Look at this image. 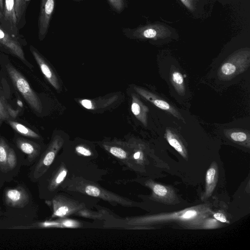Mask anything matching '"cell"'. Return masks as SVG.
Returning <instances> with one entry per match:
<instances>
[{
    "label": "cell",
    "mask_w": 250,
    "mask_h": 250,
    "mask_svg": "<svg viewBox=\"0 0 250 250\" xmlns=\"http://www.w3.org/2000/svg\"><path fill=\"white\" fill-rule=\"evenodd\" d=\"M210 212L211 210L208 206L199 205L178 212L145 217L141 219V222L156 224L174 222L180 223L188 227H201Z\"/></svg>",
    "instance_id": "cell-1"
},
{
    "label": "cell",
    "mask_w": 250,
    "mask_h": 250,
    "mask_svg": "<svg viewBox=\"0 0 250 250\" xmlns=\"http://www.w3.org/2000/svg\"><path fill=\"white\" fill-rule=\"evenodd\" d=\"M122 32L131 39L152 41L175 39L178 36L174 28L158 21L147 23L133 28H124Z\"/></svg>",
    "instance_id": "cell-2"
},
{
    "label": "cell",
    "mask_w": 250,
    "mask_h": 250,
    "mask_svg": "<svg viewBox=\"0 0 250 250\" xmlns=\"http://www.w3.org/2000/svg\"><path fill=\"white\" fill-rule=\"evenodd\" d=\"M250 64V50L244 48L233 52L218 69L217 74L221 80L228 81L246 71Z\"/></svg>",
    "instance_id": "cell-3"
},
{
    "label": "cell",
    "mask_w": 250,
    "mask_h": 250,
    "mask_svg": "<svg viewBox=\"0 0 250 250\" xmlns=\"http://www.w3.org/2000/svg\"><path fill=\"white\" fill-rule=\"evenodd\" d=\"M5 67L14 86L31 108L37 113H41L42 105L40 99L23 75L10 63H7Z\"/></svg>",
    "instance_id": "cell-4"
},
{
    "label": "cell",
    "mask_w": 250,
    "mask_h": 250,
    "mask_svg": "<svg viewBox=\"0 0 250 250\" xmlns=\"http://www.w3.org/2000/svg\"><path fill=\"white\" fill-rule=\"evenodd\" d=\"M63 140L59 136H55L46 150L38 161L31 167L28 177L31 181H38L52 164L58 149L62 146Z\"/></svg>",
    "instance_id": "cell-5"
},
{
    "label": "cell",
    "mask_w": 250,
    "mask_h": 250,
    "mask_svg": "<svg viewBox=\"0 0 250 250\" xmlns=\"http://www.w3.org/2000/svg\"><path fill=\"white\" fill-rule=\"evenodd\" d=\"M56 0H41L38 18V36L40 41L45 37L54 12Z\"/></svg>",
    "instance_id": "cell-6"
},
{
    "label": "cell",
    "mask_w": 250,
    "mask_h": 250,
    "mask_svg": "<svg viewBox=\"0 0 250 250\" xmlns=\"http://www.w3.org/2000/svg\"><path fill=\"white\" fill-rule=\"evenodd\" d=\"M5 204L14 208H22L29 202L30 196L27 190L22 186L6 188L4 192Z\"/></svg>",
    "instance_id": "cell-7"
},
{
    "label": "cell",
    "mask_w": 250,
    "mask_h": 250,
    "mask_svg": "<svg viewBox=\"0 0 250 250\" xmlns=\"http://www.w3.org/2000/svg\"><path fill=\"white\" fill-rule=\"evenodd\" d=\"M2 14L3 21L1 27L12 36L19 39L15 0H4Z\"/></svg>",
    "instance_id": "cell-8"
},
{
    "label": "cell",
    "mask_w": 250,
    "mask_h": 250,
    "mask_svg": "<svg viewBox=\"0 0 250 250\" xmlns=\"http://www.w3.org/2000/svg\"><path fill=\"white\" fill-rule=\"evenodd\" d=\"M133 88L140 96L155 106L166 111L178 119L184 120V118L176 108L158 95L141 87L135 86Z\"/></svg>",
    "instance_id": "cell-9"
},
{
    "label": "cell",
    "mask_w": 250,
    "mask_h": 250,
    "mask_svg": "<svg viewBox=\"0 0 250 250\" xmlns=\"http://www.w3.org/2000/svg\"><path fill=\"white\" fill-rule=\"evenodd\" d=\"M19 39L13 37L0 25V45L11 54L18 58L26 65L23 50Z\"/></svg>",
    "instance_id": "cell-10"
},
{
    "label": "cell",
    "mask_w": 250,
    "mask_h": 250,
    "mask_svg": "<svg viewBox=\"0 0 250 250\" xmlns=\"http://www.w3.org/2000/svg\"><path fill=\"white\" fill-rule=\"evenodd\" d=\"M17 147L26 155L24 164H33L37 160L41 152V147L37 143L29 140L19 137L16 140Z\"/></svg>",
    "instance_id": "cell-11"
},
{
    "label": "cell",
    "mask_w": 250,
    "mask_h": 250,
    "mask_svg": "<svg viewBox=\"0 0 250 250\" xmlns=\"http://www.w3.org/2000/svg\"><path fill=\"white\" fill-rule=\"evenodd\" d=\"M30 50L46 80L56 90H59L60 85L59 80L50 65L32 45L30 46Z\"/></svg>",
    "instance_id": "cell-12"
},
{
    "label": "cell",
    "mask_w": 250,
    "mask_h": 250,
    "mask_svg": "<svg viewBox=\"0 0 250 250\" xmlns=\"http://www.w3.org/2000/svg\"><path fill=\"white\" fill-rule=\"evenodd\" d=\"M218 180V166L215 162H213L206 174L205 191L202 195V200H205L210 197L216 187Z\"/></svg>",
    "instance_id": "cell-13"
},
{
    "label": "cell",
    "mask_w": 250,
    "mask_h": 250,
    "mask_svg": "<svg viewBox=\"0 0 250 250\" xmlns=\"http://www.w3.org/2000/svg\"><path fill=\"white\" fill-rule=\"evenodd\" d=\"M149 185L152 189L153 195L158 201L171 203L175 200L176 196L171 188L153 182L149 183Z\"/></svg>",
    "instance_id": "cell-14"
},
{
    "label": "cell",
    "mask_w": 250,
    "mask_h": 250,
    "mask_svg": "<svg viewBox=\"0 0 250 250\" xmlns=\"http://www.w3.org/2000/svg\"><path fill=\"white\" fill-rule=\"evenodd\" d=\"M131 110L135 117L145 126L147 125V113L149 109L135 94L131 95Z\"/></svg>",
    "instance_id": "cell-15"
},
{
    "label": "cell",
    "mask_w": 250,
    "mask_h": 250,
    "mask_svg": "<svg viewBox=\"0 0 250 250\" xmlns=\"http://www.w3.org/2000/svg\"><path fill=\"white\" fill-rule=\"evenodd\" d=\"M226 137L232 141L250 146V134L247 130L239 129H227L224 131Z\"/></svg>",
    "instance_id": "cell-16"
},
{
    "label": "cell",
    "mask_w": 250,
    "mask_h": 250,
    "mask_svg": "<svg viewBox=\"0 0 250 250\" xmlns=\"http://www.w3.org/2000/svg\"><path fill=\"white\" fill-rule=\"evenodd\" d=\"M166 138L168 144L174 148L183 158H187V150L179 137L171 130L167 129L165 133Z\"/></svg>",
    "instance_id": "cell-17"
},
{
    "label": "cell",
    "mask_w": 250,
    "mask_h": 250,
    "mask_svg": "<svg viewBox=\"0 0 250 250\" xmlns=\"http://www.w3.org/2000/svg\"><path fill=\"white\" fill-rule=\"evenodd\" d=\"M170 79L171 83L179 95H185L186 88L183 76L173 66H171L170 70Z\"/></svg>",
    "instance_id": "cell-18"
},
{
    "label": "cell",
    "mask_w": 250,
    "mask_h": 250,
    "mask_svg": "<svg viewBox=\"0 0 250 250\" xmlns=\"http://www.w3.org/2000/svg\"><path fill=\"white\" fill-rule=\"evenodd\" d=\"M8 123L13 129L21 135L34 139L40 138L38 134L21 123L11 120H8Z\"/></svg>",
    "instance_id": "cell-19"
},
{
    "label": "cell",
    "mask_w": 250,
    "mask_h": 250,
    "mask_svg": "<svg viewBox=\"0 0 250 250\" xmlns=\"http://www.w3.org/2000/svg\"><path fill=\"white\" fill-rule=\"evenodd\" d=\"M19 111L14 110L7 104L5 100L0 96V119L8 120L10 117L15 118Z\"/></svg>",
    "instance_id": "cell-20"
},
{
    "label": "cell",
    "mask_w": 250,
    "mask_h": 250,
    "mask_svg": "<svg viewBox=\"0 0 250 250\" xmlns=\"http://www.w3.org/2000/svg\"><path fill=\"white\" fill-rule=\"evenodd\" d=\"M9 148L6 141L0 137V171L3 173L8 172L6 162Z\"/></svg>",
    "instance_id": "cell-21"
},
{
    "label": "cell",
    "mask_w": 250,
    "mask_h": 250,
    "mask_svg": "<svg viewBox=\"0 0 250 250\" xmlns=\"http://www.w3.org/2000/svg\"><path fill=\"white\" fill-rule=\"evenodd\" d=\"M115 96L110 97L108 99L103 100L101 104H93L89 99H82L80 100V104L85 108L89 110H95L98 108L106 107L111 104L115 100Z\"/></svg>",
    "instance_id": "cell-22"
},
{
    "label": "cell",
    "mask_w": 250,
    "mask_h": 250,
    "mask_svg": "<svg viewBox=\"0 0 250 250\" xmlns=\"http://www.w3.org/2000/svg\"><path fill=\"white\" fill-rule=\"evenodd\" d=\"M30 0H15V11L18 26L24 20L25 12L27 4Z\"/></svg>",
    "instance_id": "cell-23"
},
{
    "label": "cell",
    "mask_w": 250,
    "mask_h": 250,
    "mask_svg": "<svg viewBox=\"0 0 250 250\" xmlns=\"http://www.w3.org/2000/svg\"><path fill=\"white\" fill-rule=\"evenodd\" d=\"M111 9L118 14L121 13L127 7V0H106Z\"/></svg>",
    "instance_id": "cell-24"
},
{
    "label": "cell",
    "mask_w": 250,
    "mask_h": 250,
    "mask_svg": "<svg viewBox=\"0 0 250 250\" xmlns=\"http://www.w3.org/2000/svg\"><path fill=\"white\" fill-rule=\"evenodd\" d=\"M17 164V157L14 150L9 147L7 158V169L8 172L13 170Z\"/></svg>",
    "instance_id": "cell-25"
},
{
    "label": "cell",
    "mask_w": 250,
    "mask_h": 250,
    "mask_svg": "<svg viewBox=\"0 0 250 250\" xmlns=\"http://www.w3.org/2000/svg\"><path fill=\"white\" fill-rule=\"evenodd\" d=\"M183 6L190 12L194 13L196 10L199 0H179Z\"/></svg>",
    "instance_id": "cell-26"
},
{
    "label": "cell",
    "mask_w": 250,
    "mask_h": 250,
    "mask_svg": "<svg viewBox=\"0 0 250 250\" xmlns=\"http://www.w3.org/2000/svg\"><path fill=\"white\" fill-rule=\"evenodd\" d=\"M110 152L114 156L120 159H125L126 157V152L120 147L112 146L109 148Z\"/></svg>",
    "instance_id": "cell-27"
},
{
    "label": "cell",
    "mask_w": 250,
    "mask_h": 250,
    "mask_svg": "<svg viewBox=\"0 0 250 250\" xmlns=\"http://www.w3.org/2000/svg\"><path fill=\"white\" fill-rule=\"evenodd\" d=\"M86 193L90 196L98 197L100 195V190L99 188L92 185L87 186L85 188Z\"/></svg>",
    "instance_id": "cell-28"
},
{
    "label": "cell",
    "mask_w": 250,
    "mask_h": 250,
    "mask_svg": "<svg viewBox=\"0 0 250 250\" xmlns=\"http://www.w3.org/2000/svg\"><path fill=\"white\" fill-rule=\"evenodd\" d=\"M69 209L67 207L62 206L58 208H55L53 215L57 216H62L65 215L68 212Z\"/></svg>",
    "instance_id": "cell-29"
},
{
    "label": "cell",
    "mask_w": 250,
    "mask_h": 250,
    "mask_svg": "<svg viewBox=\"0 0 250 250\" xmlns=\"http://www.w3.org/2000/svg\"><path fill=\"white\" fill-rule=\"evenodd\" d=\"M204 224V228L206 229H213L218 227L219 226V223L217 222L216 219H210L208 220H206V222H204L203 223Z\"/></svg>",
    "instance_id": "cell-30"
},
{
    "label": "cell",
    "mask_w": 250,
    "mask_h": 250,
    "mask_svg": "<svg viewBox=\"0 0 250 250\" xmlns=\"http://www.w3.org/2000/svg\"><path fill=\"white\" fill-rule=\"evenodd\" d=\"M213 216L215 219L217 221H220L221 223H229V222L227 220V218L225 215L221 212H217L213 213Z\"/></svg>",
    "instance_id": "cell-31"
},
{
    "label": "cell",
    "mask_w": 250,
    "mask_h": 250,
    "mask_svg": "<svg viewBox=\"0 0 250 250\" xmlns=\"http://www.w3.org/2000/svg\"><path fill=\"white\" fill-rule=\"evenodd\" d=\"M76 150L78 153L83 156H90L91 155V151L88 149L83 146H77L76 147Z\"/></svg>",
    "instance_id": "cell-32"
},
{
    "label": "cell",
    "mask_w": 250,
    "mask_h": 250,
    "mask_svg": "<svg viewBox=\"0 0 250 250\" xmlns=\"http://www.w3.org/2000/svg\"><path fill=\"white\" fill-rule=\"evenodd\" d=\"M140 156L141 152L140 151H137L134 154V158L136 159H138L140 158Z\"/></svg>",
    "instance_id": "cell-33"
},
{
    "label": "cell",
    "mask_w": 250,
    "mask_h": 250,
    "mask_svg": "<svg viewBox=\"0 0 250 250\" xmlns=\"http://www.w3.org/2000/svg\"><path fill=\"white\" fill-rule=\"evenodd\" d=\"M3 21V14L0 8V25L2 24Z\"/></svg>",
    "instance_id": "cell-34"
},
{
    "label": "cell",
    "mask_w": 250,
    "mask_h": 250,
    "mask_svg": "<svg viewBox=\"0 0 250 250\" xmlns=\"http://www.w3.org/2000/svg\"><path fill=\"white\" fill-rule=\"evenodd\" d=\"M3 4H4V0H0V8L2 12L3 11Z\"/></svg>",
    "instance_id": "cell-35"
},
{
    "label": "cell",
    "mask_w": 250,
    "mask_h": 250,
    "mask_svg": "<svg viewBox=\"0 0 250 250\" xmlns=\"http://www.w3.org/2000/svg\"><path fill=\"white\" fill-rule=\"evenodd\" d=\"M73 0L77 1H80L83 0Z\"/></svg>",
    "instance_id": "cell-36"
}]
</instances>
